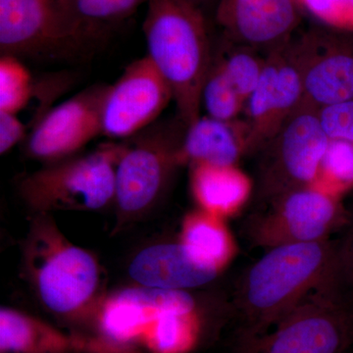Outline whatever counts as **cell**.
Wrapping results in <instances>:
<instances>
[{"instance_id": "obj_4", "label": "cell", "mask_w": 353, "mask_h": 353, "mask_svg": "<svg viewBox=\"0 0 353 353\" xmlns=\"http://www.w3.org/2000/svg\"><path fill=\"white\" fill-rule=\"evenodd\" d=\"M101 41L79 19L73 0H0L2 55L68 61Z\"/></svg>"}, {"instance_id": "obj_16", "label": "cell", "mask_w": 353, "mask_h": 353, "mask_svg": "<svg viewBox=\"0 0 353 353\" xmlns=\"http://www.w3.org/2000/svg\"><path fill=\"white\" fill-rule=\"evenodd\" d=\"M220 268L197 257L185 243H157L137 253L129 275L137 284L164 290H187L214 281Z\"/></svg>"}, {"instance_id": "obj_22", "label": "cell", "mask_w": 353, "mask_h": 353, "mask_svg": "<svg viewBox=\"0 0 353 353\" xmlns=\"http://www.w3.org/2000/svg\"><path fill=\"white\" fill-rule=\"evenodd\" d=\"M216 60L246 103L263 73L266 57H260L259 50L234 44L233 48L225 51Z\"/></svg>"}, {"instance_id": "obj_18", "label": "cell", "mask_w": 353, "mask_h": 353, "mask_svg": "<svg viewBox=\"0 0 353 353\" xmlns=\"http://www.w3.org/2000/svg\"><path fill=\"white\" fill-rule=\"evenodd\" d=\"M90 341L69 336L34 316L16 309H0V353L88 352Z\"/></svg>"}, {"instance_id": "obj_2", "label": "cell", "mask_w": 353, "mask_h": 353, "mask_svg": "<svg viewBox=\"0 0 353 353\" xmlns=\"http://www.w3.org/2000/svg\"><path fill=\"white\" fill-rule=\"evenodd\" d=\"M148 57L170 85L179 118L189 127L201 117V94L212 64L208 21L189 0H146Z\"/></svg>"}, {"instance_id": "obj_11", "label": "cell", "mask_w": 353, "mask_h": 353, "mask_svg": "<svg viewBox=\"0 0 353 353\" xmlns=\"http://www.w3.org/2000/svg\"><path fill=\"white\" fill-rule=\"evenodd\" d=\"M301 66L292 39L268 52L256 88L246 101L248 155L259 152L303 103Z\"/></svg>"}, {"instance_id": "obj_28", "label": "cell", "mask_w": 353, "mask_h": 353, "mask_svg": "<svg viewBox=\"0 0 353 353\" xmlns=\"http://www.w3.org/2000/svg\"><path fill=\"white\" fill-rule=\"evenodd\" d=\"M324 132L331 141L353 143V99L317 109Z\"/></svg>"}, {"instance_id": "obj_20", "label": "cell", "mask_w": 353, "mask_h": 353, "mask_svg": "<svg viewBox=\"0 0 353 353\" xmlns=\"http://www.w3.org/2000/svg\"><path fill=\"white\" fill-rule=\"evenodd\" d=\"M218 216L208 211L187 218L183 228L182 243L199 259L222 268L233 253V245Z\"/></svg>"}, {"instance_id": "obj_6", "label": "cell", "mask_w": 353, "mask_h": 353, "mask_svg": "<svg viewBox=\"0 0 353 353\" xmlns=\"http://www.w3.org/2000/svg\"><path fill=\"white\" fill-rule=\"evenodd\" d=\"M352 215L336 194L314 185L290 190L243 220L248 245L265 250L294 243L329 240L350 226Z\"/></svg>"}, {"instance_id": "obj_14", "label": "cell", "mask_w": 353, "mask_h": 353, "mask_svg": "<svg viewBox=\"0 0 353 353\" xmlns=\"http://www.w3.org/2000/svg\"><path fill=\"white\" fill-rule=\"evenodd\" d=\"M106 88H88L44 114L28 139V154L55 163L71 157L102 134Z\"/></svg>"}, {"instance_id": "obj_25", "label": "cell", "mask_w": 353, "mask_h": 353, "mask_svg": "<svg viewBox=\"0 0 353 353\" xmlns=\"http://www.w3.org/2000/svg\"><path fill=\"white\" fill-rule=\"evenodd\" d=\"M314 187L339 196L353 185V143L331 141Z\"/></svg>"}, {"instance_id": "obj_27", "label": "cell", "mask_w": 353, "mask_h": 353, "mask_svg": "<svg viewBox=\"0 0 353 353\" xmlns=\"http://www.w3.org/2000/svg\"><path fill=\"white\" fill-rule=\"evenodd\" d=\"M299 8L331 31L353 34V0H296Z\"/></svg>"}, {"instance_id": "obj_13", "label": "cell", "mask_w": 353, "mask_h": 353, "mask_svg": "<svg viewBox=\"0 0 353 353\" xmlns=\"http://www.w3.org/2000/svg\"><path fill=\"white\" fill-rule=\"evenodd\" d=\"M303 85V102L319 109L353 99V39L329 29L292 38Z\"/></svg>"}, {"instance_id": "obj_32", "label": "cell", "mask_w": 353, "mask_h": 353, "mask_svg": "<svg viewBox=\"0 0 353 353\" xmlns=\"http://www.w3.org/2000/svg\"><path fill=\"white\" fill-rule=\"evenodd\" d=\"M126 353H136V352H132V350H131V352H126Z\"/></svg>"}, {"instance_id": "obj_23", "label": "cell", "mask_w": 353, "mask_h": 353, "mask_svg": "<svg viewBox=\"0 0 353 353\" xmlns=\"http://www.w3.org/2000/svg\"><path fill=\"white\" fill-rule=\"evenodd\" d=\"M34 83L19 58L2 55L0 59V112L15 114L28 105Z\"/></svg>"}, {"instance_id": "obj_29", "label": "cell", "mask_w": 353, "mask_h": 353, "mask_svg": "<svg viewBox=\"0 0 353 353\" xmlns=\"http://www.w3.org/2000/svg\"><path fill=\"white\" fill-rule=\"evenodd\" d=\"M26 136V126L15 114L0 112V152L4 154Z\"/></svg>"}, {"instance_id": "obj_31", "label": "cell", "mask_w": 353, "mask_h": 353, "mask_svg": "<svg viewBox=\"0 0 353 353\" xmlns=\"http://www.w3.org/2000/svg\"><path fill=\"white\" fill-rule=\"evenodd\" d=\"M189 1L192 2L194 6L199 7V8L203 10V7L205 6H210V4L213 3H215L216 6H217L219 0H189Z\"/></svg>"}, {"instance_id": "obj_26", "label": "cell", "mask_w": 353, "mask_h": 353, "mask_svg": "<svg viewBox=\"0 0 353 353\" xmlns=\"http://www.w3.org/2000/svg\"><path fill=\"white\" fill-rule=\"evenodd\" d=\"M189 316L164 314L157 318L143 336L155 353H178L185 348L189 336Z\"/></svg>"}, {"instance_id": "obj_30", "label": "cell", "mask_w": 353, "mask_h": 353, "mask_svg": "<svg viewBox=\"0 0 353 353\" xmlns=\"http://www.w3.org/2000/svg\"><path fill=\"white\" fill-rule=\"evenodd\" d=\"M350 226L352 227L347 238L341 241L343 243V268H345V275L348 279V282L353 288V224L350 222Z\"/></svg>"}, {"instance_id": "obj_21", "label": "cell", "mask_w": 353, "mask_h": 353, "mask_svg": "<svg viewBox=\"0 0 353 353\" xmlns=\"http://www.w3.org/2000/svg\"><path fill=\"white\" fill-rule=\"evenodd\" d=\"M201 106L205 109L206 116L218 120H238L245 111V101L228 80L214 57L202 88Z\"/></svg>"}, {"instance_id": "obj_12", "label": "cell", "mask_w": 353, "mask_h": 353, "mask_svg": "<svg viewBox=\"0 0 353 353\" xmlns=\"http://www.w3.org/2000/svg\"><path fill=\"white\" fill-rule=\"evenodd\" d=\"M173 99L170 85L146 55L132 62L106 88L102 103V134L129 138L152 124Z\"/></svg>"}, {"instance_id": "obj_5", "label": "cell", "mask_w": 353, "mask_h": 353, "mask_svg": "<svg viewBox=\"0 0 353 353\" xmlns=\"http://www.w3.org/2000/svg\"><path fill=\"white\" fill-rule=\"evenodd\" d=\"M123 150L124 146L105 145L90 154L51 163L23 180L21 196L41 214L105 208L115 201L116 168Z\"/></svg>"}, {"instance_id": "obj_17", "label": "cell", "mask_w": 353, "mask_h": 353, "mask_svg": "<svg viewBox=\"0 0 353 353\" xmlns=\"http://www.w3.org/2000/svg\"><path fill=\"white\" fill-rule=\"evenodd\" d=\"M245 120L224 121L201 116L185 129L180 148L181 165L236 166L248 155Z\"/></svg>"}, {"instance_id": "obj_7", "label": "cell", "mask_w": 353, "mask_h": 353, "mask_svg": "<svg viewBox=\"0 0 353 353\" xmlns=\"http://www.w3.org/2000/svg\"><path fill=\"white\" fill-rule=\"evenodd\" d=\"M330 141L317 108L303 102L260 150L257 208L290 190L314 185Z\"/></svg>"}, {"instance_id": "obj_19", "label": "cell", "mask_w": 353, "mask_h": 353, "mask_svg": "<svg viewBox=\"0 0 353 353\" xmlns=\"http://www.w3.org/2000/svg\"><path fill=\"white\" fill-rule=\"evenodd\" d=\"M192 190L204 211L214 215L233 213L252 190V181L236 166H192Z\"/></svg>"}, {"instance_id": "obj_1", "label": "cell", "mask_w": 353, "mask_h": 353, "mask_svg": "<svg viewBox=\"0 0 353 353\" xmlns=\"http://www.w3.org/2000/svg\"><path fill=\"white\" fill-rule=\"evenodd\" d=\"M265 252L243 274L234 294L238 340L268 332L343 267V243L332 239Z\"/></svg>"}, {"instance_id": "obj_10", "label": "cell", "mask_w": 353, "mask_h": 353, "mask_svg": "<svg viewBox=\"0 0 353 353\" xmlns=\"http://www.w3.org/2000/svg\"><path fill=\"white\" fill-rule=\"evenodd\" d=\"M194 297L182 290L127 288L104 301L97 312L99 353H120L132 350L153 322L164 314L190 316L196 309Z\"/></svg>"}, {"instance_id": "obj_9", "label": "cell", "mask_w": 353, "mask_h": 353, "mask_svg": "<svg viewBox=\"0 0 353 353\" xmlns=\"http://www.w3.org/2000/svg\"><path fill=\"white\" fill-rule=\"evenodd\" d=\"M185 132L163 125L148 130L131 146H124L116 168L117 229L145 215L162 196L171 174L181 165Z\"/></svg>"}, {"instance_id": "obj_8", "label": "cell", "mask_w": 353, "mask_h": 353, "mask_svg": "<svg viewBox=\"0 0 353 353\" xmlns=\"http://www.w3.org/2000/svg\"><path fill=\"white\" fill-rule=\"evenodd\" d=\"M37 226L43 259L32 267V280L41 303L53 314L79 319L92 312L101 270L92 253L68 243L46 214Z\"/></svg>"}, {"instance_id": "obj_24", "label": "cell", "mask_w": 353, "mask_h": 353, "mask_svg": "<svg viewBox=\"0 0 353 353\" xmlns=\"http://www.w3.org/2000/svg\"><path fill=\"white\" fill-rule=\"evenodd\" d=\"M141 0H73L77 16L88 31L104 39L108 28L134 12Z\"/></svg>"}, {"instance_id": "obj_3", "label": "cell", "mask_w": 353, "mask_h": 353, "mask_svg": "<svg viewBox=\"0 0 353 353\" xmlns=\"http://www.w3.org/2000/svg\"><path fill=\"white\" fill-rule=\"evenodd\" d=\"M353 288L343 266L265 334L236 340L238 353H347Z\"/></svg>"}, {"instance_id": "obj_15", "label": "cell", "mask_w": 353, "mask_h": 353, "mask_svg": "<svg viewBox=\"0 0 353 353\" xmlns=\"http://www.w3.org/2000/svg\"><path fill=\"white\" fill-rule=\"evenodd\" d=\"M303 13L296 0H219L215 19L230 43L270 52L294 38Z\"/></svg>"}]
</instances>
